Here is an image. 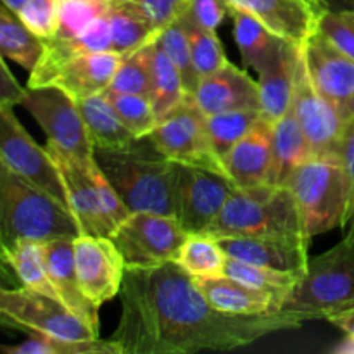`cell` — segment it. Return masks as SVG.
<instances>
[{
    "label": "cell",
    "mask_w": 354,
    "mask_h": 354,
    "mask_svg": "<svg viewBox=\"0 0 354 354\" xmlns=\"http://www.w3.org/2000/svg\"><path fill=\"white\" fill-rule=\"evenodd\" d=\"M120 304V320L109 335L120 354L232 351L304 324L282 311L261 317L221 313L173 261L156 268H127Z\"/></svg>",
    "instance_id": "6da1fadb"
},
{
    "label": "cell",
    "mask_w": 354,
    "mask_h": 354,
    "mask_svg": "<svg viewBox=\"0 0 354 354\" xmlns=\"http://www.w3.org/2000/svg\"><path fill=\"white\" fill-rule=\"evenodd\" d=\"M78 221L59 203L0 161V244L9 251L19 241L78 237Z\"/></svg>",
    "instance_id": "7a4b0ae2"
},
{
    "label": "cell",
    "mask_w": 354,
    "mask_h": 354,
    "mask_svg": "<svg viewBox=\"0 0 354 354\" xmlns=\"http://www.w3.org/2000/svg\"><path fill=\"white\" fill-rule=\"evenodd\" d=\"M95 161L130 213L173 214L175 162L154 145H133L116 151H95Z\"/></svg>",
    "instance_id": "3957f363"
},
{
    "label": "cell",
    "mask_w": 354,
    "mask_h": 354,
    "mask_svg": "<svg viewBox=\"0 0 354 354\" xmlns=\"http://www.w3.org/2000/svg\"><path fill=\"white\" fill-rule=\"evenodd\" d=\"M310 239L342 228L353 201L351 178L339 156H310L286 183Z\"/></svg>",
    "instance_id": "277c9868"
},
{
    "label": "cell",
    "mask_w": 354,
    "mask_h": 354,
    "mask_svg": "<svg viewBox=\"0 0 354 354\" xmlns=\"http://www.w3.org/2000/svg\"><path fill=\"white\" fill-rule=\"evenodd\" d=\"M354 308V242L342 239L310 258L306 270L283 299L282 313L301 320H328Z\"/></svg>",
    "instance_id": "5b68a950"
},
{
    "label": "cell",
    "mask_w": 354,
    "mask_h": 354,
    "mask_svg": "<svg viewBox=\"0 0 354 354\" xmlns=\"http://www.w3.org/2000/svg\"><path fill=\"white\" fill-rule=\"evenodd\" d=\"M204 234L214 239L268 235L306 237L290 190L270 183L235 189Z\"/></svg>",
    "instance_id": "8992f818"
},
{
    "label": "cell",
    "mask_w": 354,
    "mask_h": 354,
    "mask_svg": "<svg viewBox=\"0 0 354 354\" xmlns=\"http://www.w3.org/2000/svg\"><path fill=\"white\" fill-rule=\"evenodd\" d=\"M121 62L116 52H80L68 37L44 40V52L30 71L28 86H55L82 100L109 88Z\"/></svg>",
    "instance_id": "52a82bcc"
},
{
    "label": "cell",
    "mask_w": 354,
    "mask_h": 354,
    "mask_svg": "<svg viewBox=\"0 0 354 354\" xmlns=\"http://www.w3.org/2000/svg\"><path fill=\"white\" fill-rule=\"evenodd\" d=\"M59 169L68 206L82 234L111 237L130 214L99 165H83L52 145H45Z\"/></svg>",
    "instance_id": "ba28073f"
},
{
    "label": "cell",
    "mask_w": 354,
    "mask_h": 354,
    "mask_svg": "<svg viewBox=\"0 0 354 354\" xmlns=\"http://www.w3.org/2000/svg\"><path fill=\"white\" fill-rule=\"evenodd\" d=\"M147 138L165 158L176 165L196 166L227 175L223 159L207 131L206 114L199 109L190 93L158 121Z\"/></svg>",
    "instance_id": "9c48e42d"
},
{
    "label": "cell",
    "mask_w": 354,
    "mask_h": 354,
    "mask_svg": "<svg viewBox=\"0 0 354 354\" xmlns=\"http://www.w3.org/2000/svg\"><path fill=\"white\" fill-rule=\"evenodd\" d=\"M21 106L33 116L47 137V144L83 165H95L82 113L75 99L55 86H26Z\"/></svg>",
    "instance_id": "30bf717a"
},
{
    "label": "cell",
    "mask_w": 354,
    "mask_h": 354,
    "mask_svg": "<svg viewBox=\"0 0 354 354\" xmlns=\"http://www.w3.org/2000/svg\"><path fill=\"white\" fill-rule=\"evenodd\" d=\"M187 237L173 214L130 213L113 232L111 241L123 256L127 268H156L175 259Z\"/></svg>",
    "instance_id": "8fae6325"
},
{
    "label": "cell",
    "mask_w": 354,
    "mask_h": 354,
    "mask_svg": "<svg viewBox=\"0 0 354 354\" xmlns=\"http://www.w3.org/2000/svg\"><path fill=\"white\" fill-rule=\"evenodd\" d=\"M0 311L23 332H40L66 341H93L99 330L73 313L59 299L26 287L0 286Z\"/></svg>",
    "instance_id": "7c38bea8"
},
{
    "label": "cell",
    "mask_w": 354,
    "mask_h": 354,
    "mask_svg": "<svg viewBox=\"0 0 354 354\" xmlns=\"http://www.w3.org/2000/svg\"><path fill=\"white\" fill-rule=\"evenodd\" d=\"M0 161L35 187L68 206V197L59 176V169L48 154L47 147L37 144V140L19 123L12 106L2 102H0Z\"/></svg>",
    "instance_id": "4fadbf2b"
},
{
    "label": "cell",
    "mask_w": 354,
    "mask_h": 354,
    "mask_svg": "<svg viewBox=\"0 0 354 354\" xmlns=\"http://www.w3.org/2000/svg\"><path fill=\"white\" fill-rule=\"evenodd\" d=\"M237 189L227 175L175 162L173 216L187 234H201Z\"/></svg>",
    "instance_id": "5bb4252c"
},
{
    "label": "cell",
    "mask_w": 354,
    "mask_h": 354,
    "mask_svg": "<svg viewBox=\"0 0 354 354\" xmlns=\"http://www.w3.org/2000/svg\"><path fill=\"white\" fill-rule=\"evenodd\" d=\"M301 55L315 88L348 124L354 118V59L339 50L318 30L301 45Z\"/></svg>",
    "instance_id": "9a60e30c"
},
{
    "label": "cell",
    "mask_w": 354,
    "mask_h": 354,
    "mask_svg": "<svg viewBox=\"0 0 354 354\" xmlns=\"http://www.w3.org/2000/svg\"><path fill=\"white\" fill-rule=\"evenodd\" d=\"M75 266L80 289L95 308L120 296L127 263L111 237L80 234L75 237Z\"/></svg>",
    "instance_id": "2e32d148"
},
{
    "label": "cell",
    "mask_w": 354,
    "mask_h": 354,
    "mask_svg": "<svg viewBox=\"0 0 354 354\" xmlns=\"http://www.w3.org/2000/svg\"><path fill=\"white\" fill-rule=\"evenodd\" d=\"M292 111L310 145L311 156H339L341 158L346 123L334 109V106L315 88L304 68L301 54Z\"/></svg>",
    "instance_id": "e0dca14e"
},
{
    "label": "cell",
    "mask_w": 354,
    "mask_h": 354,
    "mask_svg": "<svg viewBox=\"0 0 354 354\" xmlns=\"http://www.w3.org/2000/svg\"><path fill=\"white\" fill-rule=\"evenodd\" d=\"M228 258L252 265L303 275L310 263V242L306 237H227L218 239Z\"/></svg>",
    "instance_id": "ac0fdd59"
},
{
    "label": "cell",
    "mask_w": 354,
    "mask_h": 354,
    "mask_svg": "<svg viewBox=\"0 0 354 354\" xmlns=\"http://www.w3.org/2000/svg\"><path fill=\"white\" fill-rule=\"evenodd\" d=\"M230 7L254 16L275 37L303 45L317 31L318 17L325 7L310 0H228Z\"/></svg>",
    "instance_id": "d6986e66"
},
{
    "label": "cell",
    "mask_w": 354,
    "mask_h": 354,
    "mask_svg": "<svg viewBox=\"0 0 354 354\" xmlns=\"http://www.w3.org/2000/svg\"><path fill=\"white\" fill-rule=\"evenodd\" d=\"M45 268L57 299L66 308L99 330V308L93 306L80 289L75 266V237H55L41 241Z\"/></svg>",
    "instance_id": "ffe728a7"
},
{
    "label": "cell",
    "mask_w": 354,
    "mask_h": 354,
    "mask_svg": "<svg viewBox=\"0 0 354 354\" xmlns=\"http://www.w3.org/2000/svg\"><path fill=\"white\" fill-rule=\"evenodd\" d=\"M192 97L206 116L221 111L259 107L258 80L228 61L220 69L201 78Z\"/></svg>",
    "instance_id": "44dd1931"
},
{
    "label": "cell",
    "mask_w": 354,
    "mask_h": 354,
    "mask_svg": "<svg viewBox=\"0 0 354 354\" xmlns=\"http://www.w3.org/2000/svg\"><path fill=\"white\" fill-rule=\"evenodd\" d=\"M272 135L273 121L263 118L242 140L221 156L225 173L237 189H251L270 182Z\"/></svg>",
    "instance_id": "7402d4cb"
},
{
    "label": "cell",
    "mask_w": 354,
    "mask_h": 354,
    "mask_svg": "<svg viewBox=\"0 0 354 354\" xmlns=\"http://www.w3.org/2000/svg\"><path fill=\"white\" fill-rule=\"evenodd\" d=\"M299 54L301 45L279 38L268 64L258 73L259 107L263 116L273 123L292 106Z\"/></svg>",
    "instance_id": "603a6c76"
},
{
    "label": "cell",
    "mask_w": 354,
    "mask_h": 354,
    "mask_svg": "<svg viewBox=\"0 0 354 354\" xmlns=\"http://www.w3.org/2000/svg\"><path fill=\"white\" fill-rule=\"evenodd\" d=\"M194 280L211 306L230 317H261L279 313L282 306V297L252 289L227 275Z\"/></svg>",
    "instance_id": "cb8c5ba5"
},
{
    "label": "cell",
    "mask_w": 354,
    "mask_h": 354,
    "mask_svg": "<svg viewBox=\"0 0 354 354\" xmlns=\"http://www.w3.org/2000/svg\"><path fill=\"white\" fill-rule=\"evenodd\" d=\"M311 156L310 145L296 120L292 106L273 123L272 135V171L270 185L286 187L294 169Z\"/></svg>",
    "instance_id": "d4e9b609"
},
{
    "label": "cell",
    "mask_w": 354,
    "mask_h": 354,
    "mask_svg": "<svg viewBox=\"0 0 354 354\" xmlns=\"http://www.w3.org/2000/svg\"><path fill=\"white\" fill-rule=\"evenodd\" d=\"M93 151H116L130 147L137 138L124 128L104 93L76 100Z\"/></svg>",
    "instance_id": "484cf974"
},
{
    "label": "cell",
    "mask_w": 354,
    "mask_h": 354,
    "mask_svg": "<svg viewBox=\"0 0 354 354\" xmlns=\"http://www.w3.org/2000/svg\"><path fill=\"white\" fill-rule=\"evenodd\" d=\"M106 16L113 35V52L121 57L147 45L161 31L130 0H109Z\"/></svg>",
    "instance_id": "4316f807"
},
{
    "label": "cell",
    "mask_w": 354,
    "mask_h": 354,
    "mask_svg": "<svg viewBox=\"0 0 354 354\" xmlns=\"http://www.w3.org/2000/svg\"><path fill=\"white\" fill-rule=\"evenodd\" d=\"M149 52V64H151V99L152 107H154L158 120L175 109L189 92L185 90L183 80L176 66L173 64L171 59L166 55L158 40H152L147 44Z\"/></svg>",
    "instance_id": "83f0119b"
},
{
    "label": "cell",
    "mask_w": 354,
    "mask_h": 354,
    "mask_svg": "<svg viewBox=\"0 0 354 354\" xmlns=\"http://www.w3.org/2000/svg\"><path fill=\"white\" fill-rule=\"evenodd\" d=\"M230 16L234 19V37L242 62L252 71L259 73L275 52L279 37L245 10L230 7Z\"/></svg>",
    "instance_id": "f1b7e54d"
},
{
    "label": "cell",
    "mask_w": 354,
    "mask_h": 354,
    "mask_svg": "<svg viewBox=\"0 0 354 354\" xmlns=\"http://www.w3.org/2000/svg\"><path fill=\"white\" fill-rule=\"evenodd\" d=\"M227 259L218 239L201 232L187 234L173 263L192 279H214L223 275Z\"/></svg>",
    "instance_id": "f546056e"
},
{
    "label": "cell",
    "mask_w": 354,
    "mask_h": 354,
    "mask_svg": "<svg viewBox=\"0 0 354 354\" xmlns=\"http://www.w3.org/2000/svg\"><path fill=\"white\" fill-rule=\"evenodd\" d=\"M41 52L44 40L28 30L17 12L0 2V55L31 71Z\"/></svg>",
    "instance_id": "4dcf8cb0"
},
{
    "label": "cell",
    "mask_w": 354,
    "mask_h": 354,
    "mask_svg": "<svg viewBox=\"0 0 354 354\" xmlns=\"http://www.w3.org/2000/svg\"><path fill=\"white\" fill-rule=\"evenodd\" d=\"M6 256L21 286L57 299V294L52 287L47 268H45L40 242L19 241L6 252Z\"/></svg>",
    "instance_id": "1f68e13d"
},
{
    "label": "cell",
    "mask_w": 354,
    "mask_h": 354,
    "mask_svg": "<svg viewBox=\"0 0 354 354\" xmlns=\"http://www.w3.org/2000/svg\"><path fill=\"white\" fill-rule=\"evenodd\" d=\"M263 118L265 116L259 107L221 111V113L207 114L206 127L214 147L220 156H223L228 149L242 140Z\"/></svg>",
    "instance_id": "d6a6232c"
},
{
    "label": "cell",
    "mask_w": 354,
    "mask_h": 354,
    "mask_svg": "<svg viewBox=\"0 0 354 354\" xmlns=\"http://www.w3.org/2000/svg\"><path fill=\"white\" fill-rule=\"evenodd\" d=\"M28 339L17 346H0L9 354H120V349L109 339L93 341H66L40 332H28Z\"/></svg>",
    "instance_id": "836d02e7"
},
{
    "label": "cell",
    "mask_w": 354,
    "mask_h": 354,
    "mask_svg": "<svg viewBox=\"0 0 354 354\" xmlns=\"http://www.w3.org/2000/svg\"><path fill=\"white\" fill-rule=\"evenodd\" d=\"M223 275L230 277V279L237 280L244 286L252 287V289L275 294V296L282 297V303L301 277L299 273L280 272V270L252 265V263H245L234 258L227 259Z\"/></svg>",
    "instance_id": "e575fe53"
},
{
    "label": "cell",
    "mask_w": 354,
    "mask_h": 354,
    "mask_svg": "<svg viewBox=\"0 0 354 354\" xmlns=\"http://www.w3.org/2000/svg\"><path fill=\"white\" fill-rule=\"evenodd\" d=\"M102 93L107 97L124 128L137 140H144L152 133L159 120L149 97L137 95V93L111 92V90H106Z\"/></svg>",
    "instance_id": "d590c367"
},
{
    "label": "cell",
    "mask_w": 354,
    "mask_h": 354,
    "mask_svg": "<svg viewBox=\"0 0 354 354\" xmlns=\"http://www.w3.org/2000/svg\"><path fill=\"white\" fill-rule=\"evenodd\" d=\"M178 19L182 21L183 28L189 35L192 61L194 66H196L197 75H199V80L220 69L223 64H227V54H225L223 44L218 38L216 31L207 30V28L197 24L187 12H183Z\"/></svg>",
    "instance_id": "8d00e7d4"
},
{
    "label": "cell",
    "mask_w": 354,
    "mask_h": 354,
    "mask_svg": "<svg viewBox=\"0 0 354 354\" xmlns=\"http://www.w3.org/2000/svg\"><path fill=\"white\" fill-rule=\"evenodd\" d=\"M156 40L161 45L162 50L166 52V55L171 59L173 64L176 66V69L182 75L185 90L192 95L197 83H199V75H197L196 66H194L189 35H187L182 21L176 19L166 28H162L158 37H156Z\"/></svg>",
    "instance_id": "74e56055"
},
{
    "label": "cell",
    "mask_w": 354,
    "mask_h": 354,
    "mask_svg": "<svg viewBox=\"0 0 354 354\" xmlns=\"http://www.w3.org/2000/svg\"><path fill=\"white\" fill-rule=\"evenodd\" d=\"M107 90L149 97L151 93V64H149L147 45L121 57L120 66H118L113 82Z\"/></svg>",
    "instance_id": "f35d334b"
},
{
    "label": "cell",
    "mask_w": 354,
    "mask_h": 354,
    "mask_svg": "<svg viewBox=\"0 0 354 354\" xmlns=\"http://www.w3.org/2000/svg\"><path fill=\"white\" fill-rule=\"evenodd\" d=\"M109 0H57L59 37H75L107 12ZM54 35V37H55Z\"/></svg>",
    "instance_id": "ab89813d"
},
{
    "label": "cell",
    "mask_w": 354,
    "mask_h": 354,
    "mask_svg": "<svg viewBox=\"0 0 354 354\" xmlns=\"http://www.w3.org/2000/svg\"><path fill=\"white\" fill-rule=\"evenodd\" d=\"M317 30L339 50L354 59V9H327L318 17Z\"/></svg>",
    "instance_id": "60d3db41"
},
{
    "label": "cell",
    "mask_w": 354,
    "mask_h": 354,
    "mask_svg": "<svg viewBox=\"0 0 354 354\" xmlns=\"http://www.w3.org/2000/svg\"><path fill=\"white\" fill-rule=\"evenodd\" d=\"M17 16L41 40H48L59 30L57 0H26L17 10Z\"/></svg>",
    "instance_id": "b9f144b4"
},
{
    "label": "cell",
    "mask_w": 354,
    "mask_h": 354,
    "mask_svg": "<svg viewBox=\"0 0 354 354\" xmlns=\"http://www.w3.org/2000/svg\"><path fill=\"white\" fill-rule=\"evenodd\" d=\"M158 30L178 19L192 0H130Z\"/></svg>",
    "instance_id": "7bdbcfd3"
},
{
    "label": "cell",
    "mask_w": 354,
    "mask_h": 354,
    "mask_svg": "<svg viewBox=\"0 0 354 354\" xmlns=\"http://www.w3.org/2000/svg\"><path fill=\"white\" fill-rule=\"evenodd\" d=\"M71 38L80 52H113V35L107 16L97 17L93 23Z\"/></svg>",
    "instance_id": "ee69618b"
},
{
    "label": "cell",
    "mask_w": 354,
    "mask_h": 354,
    "mask_svg": "<svg viewBox=\"0 0 354 354\" xmlns=\"http://www.w3.org/2000/svg\"><path fill=\"white\" fill-rule=\"evenodd\" d=\"M185 12L203 28L216 31L230 14V3L228 0H192Z\"/></svg>",
    "instance_id": "f6af8a7d"
},
{
    "label": "cell",
    "mask_w": 354,
    "mask_h": 354,
    "mask_svg": "<svg viewBox=\"0 0 354 354\" xmlns=\"http://www.w3.org/2000/svg\"><path fill=\"white\" fill-rule=\"evenodd\" d=\"M341 158L344 162L346 169L351 178V189H353V201H351V209H349V216L346 220V225L342 227L344 232V241L354 242V118L346 124L344 138H342V149H341Z\"/></svg>",
    "instance_id": "bcb514c9"
},
{
    "label": "cell",
    "mask_w": 354,
    "mask_h": 354,
    "mask_svg": "<svg viewBox=\"0 0 354 354\" xmlns=\"http://www.w3.org/2000/svg\"><path fill=\"white\" fill-rule=\"evenodd\" d=\"M3 55H0V102L7 106H21L26 88L19 85L10 69L7 68Z\"/></svg>",
    "instance_id": "7dc6e473"
},
{
    "label": "cell",
    "mask_w": 354,
    "mask_h": 354,
    "mask_svg": "<svg viewBox=\"0 0 354 354\" xmlns=\"http://www.w3.org/2000/svg\"><path fill=\"white\" fill-rule=\"evenodd\" d=\"M327 322H330L334 327H337L339 330L344 332V341L334 348V353H342V354H354V308L353 310L342 311V313L334 315V317L328 318Z\"/></svg>",
    "instance_id": "c3c4849f"
},
{
    "label": "cell",
    "mask_w": 354,
    "mask_h": 354,
    "mask_svg": "<svg viewBox=\"0 0 354 354\" xmlns=\"http://www.w3.org/2000/svg\"><path fill=\"white\" fill-rule=\"evenodd\" d=\"M0 275H2L3 279H6L7 282H9L12 287H16L17 283H19V280H17L16 273L12 272V268H10L9 261H7V256H6V251H3L2 244H0Z\"/></svg>",
    "instance_id": "681fc988"
},
{
    "label": "cell",
    "mask_w": 354,
    "mask_h": 354,
    "mask_svg": "<svg viewBox=\"0 0 354 354\" xmlns=\"http://www.w3.org/2000/svg\"><path fill=\"white\" fill-rule=\"evenodd\" d=\"M0 286L12 287V286H10L9 282H7L6 279H3L2 275H0ZM0 327H3V328H16V330H21V328H19V325H17L16 322H14V320H10V318L7 317V315H3L2 311H0Z\"/></svg>",
    "instance_id": "f907efd6"
},
{
    "label": "cell",
    "mask_w": 354,
    "mask_h": 354,
    "mask_svg": "<svg viewBox=\"0 0 354 354\" xmlns=\"http://www.w3.org/2000/svg\"><path fill=\"white\" fill-rule=\"evenodd\" d=\"M327 9H354V0H322Z\"/></svg>",
    "instance_id": "816d5d0a"
},
{
    "label": "cell",
    "mask_w": 354,
    "mask_h": 354,
    "mask_svg": "<svg viewBox=\"0 0 354 354\" xmlns=\"http://www.w3.org/2000/svg\"><path fill=\"white\" fill-rule=\"evenodd\" d=\"M0 2L6 3V6L9 7V9H12L14 12H17V10H19V7L23 6V3L26 2V0H0Z\"/></svg>",
    "instance_id": "f5cc1de1"
},
{
    "label": "cell",
    "mask_w": 354,
    "mask_h": 354,
    "mask_svg": "<svg viewBox=\"0 0 354 354\" xmlns=\"http://www.w3.org/2000/svg\"><path fill=\"white\" fill-rule=\"evenodd\" d=\"M310 2L317 3V6H322V7H325V6H324V2H322V0H310Z\"/></svg>",
    "instance_id": "db71d44e"
}]
</instances>
